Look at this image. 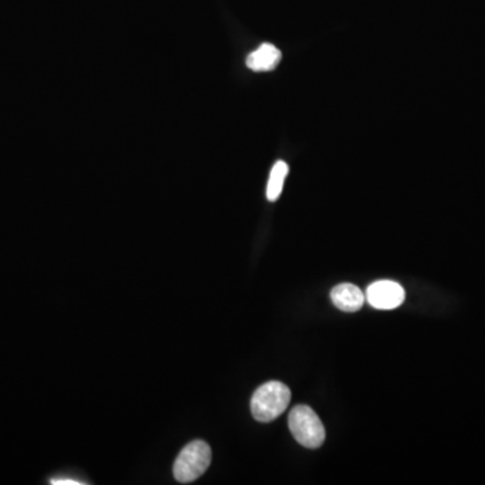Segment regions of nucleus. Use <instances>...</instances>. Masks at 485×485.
I'll return each instance as SVG.
<instances>
[{"instance_id": "nucleus-1", "label": "nucleus", "mask_w": 485, "mask_h": 485, "mask_svg": "<svg viewBox=\"0 0 485 485\" xmlns=\"http://www.w3.org/2000/svg\"><path fill=\"white\" fill-rule=\"evenodd\" d=\"M291 401V391L286 384L273 381L260 386L251 399L255 420L267 423L277 420Z\"/></svg>"}, {"instance_id": "nucleus-2", "label": "nucleus", "mask_w": 485, "mask_h": 485, "mask_svg": "<svg viewBox=\"0 0 485 485\" xmlns=\"http://www.w3.org/2000/svg\"><path fill=\"white\" fill-rule=\"evenodd\" d=\"M212 450L205 441H193L178 454L174 463V477L182 484L195 481L211 466Z\"/></svg>"}, {"instance_id": "nucleus-3", "label": "nucleus", "mask_w": 485, "mask_h": 485, "mask_svg": "<svg viewBox=\"0 0 485 485\" xmlns=\"http://www.w3.org/2000/svg\"><path fill=\"white\" fill-rule=\"evenodd\" d=\"M289 427L296 443L309 449H317L324 443L325 427L319 415L305 404H299L289 415Z\"/></svg>"}, {"instance_id": "nucleus-4", "label": "nucleus", "mask_w": 485, "mask_h": 485, "mask_svg": "<svg viewBox=\"0 0 485 485\" xmlns=\"http://www.w3.org/2000/svg\"><path fill=\"white\" fill-rule=\"evenodd\" d=\"M366 296L373 308L392 311L404 304V290L394 281H378L368 286Z\"/></svg>"}, {"instance_id": "nucleus-5", "label": "nucleus", "mask_w": 485, "mask_h": 485, "mask_svg": "<svg viewBox=\"0 0 485 485\" xmlns=\"http://www.w3.org/2000/svg\"><path fill=\"white\" fill-rule=\"evenodd\" d=\"M332 301L340 311L353 313V312L360 311L363 308L366 296L358 286L352 283H342V285L335 286L330 291Z\"/></svg>"}, {"instance_id": "nucleus-6", "label": "nucleus", "mask_w": 485, "mask_h": 485, "mask_svg": "<svg viewBox=\"0 0 485 485\" xmlns=\"http://www.w3.org/2000/svg\"><path fill=\"white\" fill-rule=\"evenodd\" d=\"M282 59L280 49L271 43H263L262 46L252 51L247 57L246 64L254 72H270L277 68Z\"/></svg>"}, {"instance_id": "nucleus-7", "label": "nucleus", "mask_w": 485, "mask_h": 485, "mask_svg": "<svg viewBox=\"0 0 485 485\" xmlns=\"http://www.w3.org/2000/svg\"><path fill=\"white\" fill-rule=\"evenodd\" d=\"M289 174V166L285 161H278L270 173V180L267 184V198L270 201H277L282 195L283 185Z\"/></svg>"}, {"instance_id": "nucleus-8", "label": "nucleus", "mask_w": 485, "mask_h": 485, "mask_svg": "<svg viewBox=\"0 0 485 485\" xmlns=\"http://www.w3.org/2000/svg\"><path fill=\"white\" fill-rule=\"evenodd\" d=\"M51 484L54 485H81L82 482L76 481L73 479H53L51 480Z\"/></svg>"}]
</instances>
